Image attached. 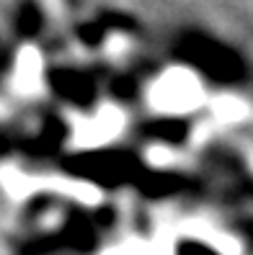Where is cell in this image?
Instances as JSON below:
<instances>
[{"mask_svg": "<svg viewBox=\"0 0 253 255\" xmlns=\"http://www.w3.org/2000/svg\"><path fill=\"white\" fill-rule=\"evenodd\" d=\"M194 88H191L189 80H178V83H171L166 91L160 96V103L166 109H186L191 101H194Z\"/></svg>", "mask_w": 253, "mask_h": 255, "instance_id": "obj_1", "label": "cell"}]
</instances>
